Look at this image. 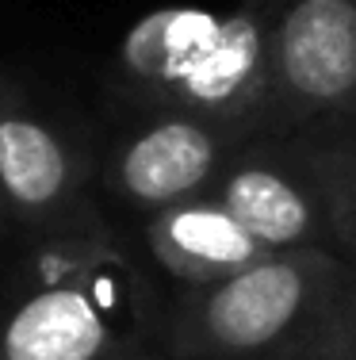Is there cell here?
Wrapping results in <instances>:
<instances>
[{"instance_id": "obj_1", "label": "cell", "mask_w": 356, "mask_h": 360, "mask_svg": "<svg viewBox=\"0 0 356 360\" xmlns=\"http://www.w3.org/2000/svg\"><path fill=\"white\" fill-rule=\"evenodd\" d=\"M161 326L150 276L92 211L35 238L0 311V360H131Z\"/></svg>"}, {"instance_id": "obj_2", "label": "cell", "mask_w": 356, "mask_h": 360, "mask_svg": "<svg viewBox=\"0 0 356 360\" xmlns=\"http://www.w3.org/2000/svg\"><path fill=\"white\" fill-rule=\"evenodd\" d=\"M276 12L253 4L234 12L154 8L126 27L115 50L119 92L146 111H188L261 134Z\"/></svg>"}, {"instance_id": "obj_3", "label": "cell", "mask_w": 356, "mask_h": 360, "mask_svg": "<svg viewBox=\"0 0 356 360\" xmlns=\"http://www.w3.org/2000/svg\"><path fill=\"white\" fill-rule=\"evenodd\" d=\"M341 272L345 257L326 250L268 253L237 276L184 288L161 345L173 360H315Z\"/></svg>"}, {"instance_id": "obj_4", "label": "cell", "mask_w": 356, "mask_h": 360, "mask_svg": "<svg viewBox=\"0 0 356 360\" xmlns=\"http://www.w3.org/2000/svg\"><path fill=\"white\" fill-rule=\"evenodd\" d=\"M356 119V0H284L261 134Z\"/></svg>"}, {"instance_id": "obj_5", "label": "cell", "mask_w": 356, "mask_h": 360, "mask_svg": "<svg viewBox=\"0 0 356 360\" xmlns=\"http://www.w3.org/2000/svg\"><path fill=\"white\" fill-rule=\"evenodd\" d=\"M211 195L272 253H337L322 184L287 134H253L230 153Z\"/></svg>"}, {"instance_id": "obj_6", "label": "cell", "mask_w": 356, "mask_h": 360, "mask_svg": "<svg viewBox=\"0 0 356 360\" xmlns=\"http://www.w3.org/2000/svg\"><path fill=\"white\" fill-rule=\"evenodd\" d=\"M0 200L31 238L96 211L84 153L0 73Z\"/></svg>"}, {"instance_id": "obj_7", "label": "cell", "mask_w": 356, "mask_h": 360, "mask_svg": "<svg viewBox=\"0 0 356 360\" xmlns=\"http://www.w3.org/2000/svg\"><path fill=\"white\" fill-rule=\"evenodd\" d=\"M245 139H253V131L188 111H146V119L112 146L104 180L119 200L154 215L161 207L211 192Z\"/></svg>"}, {"instance_id": "obj_8", "label": "cell", "mask_w": 356, "mask_h": 360, "mask_svg": "<svg viewBox=\"0 0 356 360\" xmlns=\"http://www.w3.org/2000/svg\"><path fill=\"white\" fill-rule=\"evenodd\" d=\"M146 245L154 261L184 288L237 276L272 253L211 192L154 211L146 222Z\"/></svg>"}, {"instance_id": "obj_9", "label": "cell", "mask_w": 356, "mask_h": 360, "mask_svg": "<svg viewBox=\"0 0 356 360\" xmlns=\"http://www.w3.org/2000/svg\"><path fill=\"white\" fill-rule=\"evenodd\" d=\"M287 139H295L322 184L337 257L356 261V119L303 127Z\"/></svg>"}, {"instance_id": "obj_10", "label": "cell", "mask_w": 356, "mask_h": 360, "mask_svg": "<svg viewBox=\"0 0 356 360\" xmlns=\"http://www.w3.org/2000/svg\"><path fill=\"white\" fill-rule=\"evenodd\" d=\"M315 360H356V261H345L334 311L322 330Z\"/></svg>"}, {"instance_id": "obj_11", "label": "cell", "mask_w": 356, "mask_h": 360, "mask_svg": "<svg viewBox=\"0 0 356 360\" xmlns=\"http://www.w3.org/2000/svg\"><path fill=\"white\" fill-rule=\"evenodd\" d=\"M131 360H173L165 353V349H161V353H154V349H150V353H138V356H131Z\"/></svg>"}, {"instance_id": "obj_12", "label": "cell", "mask_w": 356, "mask_h": 360, "mask_svg": "<svg viewBox=\"0 0 356 360\" xmlns=\"http://www.w3.org/2000/svg\"><path fill=\"white\" fill-rule=\"evenodd\" d=\"M242 4H253V8H279L284 0H242Z\"/></svg>"}, {"instance_id": "obj_13", "label": "cell", "mask_w": 356, "mask_h": 360, "mask_svg": "<svg viewBox=\"0 0 356 360\" xmlns=\"http://www.w3.org/2000/svg\"><path fill=\"white\" fill-rule=\"evenodd\" d=\"M0 215H4V200H0Z\"/></svg>"}]
</instances>
